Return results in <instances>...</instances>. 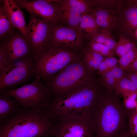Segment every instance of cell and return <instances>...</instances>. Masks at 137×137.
Listing matches in <instances>:
<instances>
[{
  "mask_svg": "<svg viewBox=\"0 0 137 137\" xmlns=\"http://www.w3.org/2000/svg\"><path fill=\"white\" fill-rule=\"evenodd\" d=\"M9 67L4 52L0 47V74L5 71Z\"/></svg>",
  "mask_w": 137,
  "mask_h": 137,
  "instance_id": "f546056e",
  "label": "cell"
},
{
  "mask_svg": "<svg viewBox=\"0 0 137 137\" xmlns=\"http://www.w3.org/2000/svg\"><path fill=\"white\" fill-rule=\"evenodd\" d=\"M53 25L46 20L30 15L27 26L28 39L35 59L50 41Z\"/></svg>",
  "mask_w": 137,
  "mask_h": 137,
  "instance_id": "30bf717a",
  "label": "cell"
},
{
  "mask_svg": "<svg viewBox=\"0 0 137 137\" xmlns=\"http://www.w3.org/2000/svg\"><path fill=\"white\" fill-rule=\"evenodd\" d=\"M125 16L132 26L134 27H137V6L129 8L125 12Z\"/></svg>",
  "mask_w": 137,
  "mask_h": 137,
  "instance_id": "f1b7e54d",
  "label": "cell"
},
{
  "mask_svg": "<svg viewBox=\"0 0 137 137\" xmlns=\"http://www.w3.org/2000/svg\"><path fill=\"white\" fill-rule=\"evenodd\" d=\"M63 1L69 6L75 9L82 14L87 13L89 10L88 3L85 1L66 0Z\"/></svg>",
  "mask_w": 137,
  "mask_h": 137,
  "instance_id": "cb8c5ba5",
  "label": "cell"
},
{
  "mask_svg": "<svg viewBox=\"0 0 137 137\" xmlns=\"http://www.w3.org/2000/svg\"><path fill=\"white\" fill-rule=\"evenodd\" d=\"M116 137H133V136L130 133L129 130L121 133Z\"/></svg>",
  "mask_w": 137,
  "mask_h": 137,
  "instance_id": "e575fe53",
  "label": "cell"
},
{
  "mask_svg": "<svg viewBox=\"0 0 137 137\" xmlns=\"http://www.w3.org/2000/svg\"><path fill=\"white\" fill-rule=\"evenodd\" d=\"M117 44L112 39L107 38L104 44L113 52V50H115Z\"/></svg>",
  "mask_w": 137,
  "mask_h": 137,
  "instance_id": "1f68e13d",
  "label": "cell"
},
{
  "mask_svg": "<svg viewBox=\"0 0 137 137\" xmlns=\"http://www.w3.org/2000/svg\"><path fill=\"white\" fill-rule=\"evenodd\" d=\"M17 29L12 24L2 5L0 8V40L12 34Z\"/></svg>",
  "mask_w": 137,
  "mask_h": 137,
  "instance_id": "d6986e66",
  "label": "cell"
},
{
  "mask_svg": "<svg viewBox=\"0 0 137 137\" xmlns=\"http://www.w3.org/2000/svg\"><path fill=\"white\" fill-rule=\"evenodd\" d=\"M137 58V49L135 48L120 57L118 60L119 66L125 71Z\"/></svg>",
  "mask_w": 137,
  "mask_h": 137,
  "instance_id": "44dd1931",
  "label": "cell"
},
{
  "mask_svg": "<svg viewBox=\"0 0 137 137\" xmlns=\"http://www.w3.org/2000/svg\"><path fill=\"white\" fill-rule=\"evenodd\" d=\"M0 40V47L4 52L9 66L20 60L33 56V50L29 41L18 29Z\"/></svg>",
  "mask_w": 137,
  "mask_h": 137,
  "instance_id": "ba28073f",
  "label": "cell"
},
{
  "mask_svg": "<svg viewBox=\"0 0 137 137\" xmlns=\"http://www.w3.org/2000/svg\"><path fill=\"white\" fill-rule=\"evenodd\" d=\"M81 56L78 51L49 42L35 59L34 76L47 80Z\"/></svg>",
  "mask_w": 137,
  "mask_h": 137,
  "instance_id": "5b68a950",
  "label": "cell"
},
{
  "mask_svg": "<svg viewBox=\"0 0 137 137\" xmlns=\"http://www.w3.org/2000/svg\"><path fill=\"white\" fill-rule=\"evenodd\" d=\"M13 1L21 9L27 10L30 15L45 20L54 24H59L60 0Z\"/></svg>",
  "mask_w": 137,
  "mask_h": 137,
  "instance_id": "8fae6325",
  "label": "cell"
},
{
  "mask_svg": "<svg viewBox=\"0 0 137 137\" xmlns=\"http://www.w3.org/2000/svg\"><path fill=\"white\" fill-rule=\"evenodd\" d=\"M125 71L118 65L101 77L97 81L108 91L112 92L114 90L116 84L126 75Z\"/></svg>",
  "mask_w": 137,
  "mask_h": 137,
  "instance_id": "9a60e30c",
  "label": "cell"
},
{
  "mask_svg": "<svg viewBox=\"0 0 137 137\" xmlns=\"http://www.w3.org/2000/svg\"><path fill=\"white\" fill-rule=\"evenodd\" d=\"M135 111L137 112V105L135 109Z\"/></svg>",
  "mask_w": 137,
  "mask_h": 137,
  "instance_id": "d590c367",
  "label": "cell"
},
{
  "mask_svg": "<svg viewBox=\"0 0 137 137\" xmlns=\"http://www.w3.org/2000/svg\"><path fill=\"white\" fill-rule=\"evenodd\" d=\"M133 72L135 73L137 75V71H135V72Z\"/></svg>",
  "mask_w": 137,
  "mask_h": 137,
  "instance_id": "8d00e7d4",
  "label": "cell"
},
{
  "mask_svg": "<svg viewBox=\"0 0 137 137\" xmlns=\"http://www.w3.org/2000/svg\"><path fill=\"white\" fill-rule=\"evenodd\" d=\"M83 52L94 59L99 61H102L105 58L100 54L87 48L84 49Z\"/></svg>",
  "mask_w": 137,
  "mask_h": 137,
  "instance_id": "4dcf8cb0",
  "label": "cell"
},
{
  "mask_svg": "<svg viewBox=\"0 0 137 137\" xmlns=\"http://www.w3.org/2000/svg\"><path fill=\"white\" fill-rule=\"evenodd\" d=\"M91 120L96 137H116L129 130L128 113L114 90L105 89Z\"/></svg>",
  "mask_w": 137,
  "mask_h": 137,
  "instance_id": "7a4b0ae2",
  "label": "cell"
},
{
  "mask_svg": "<svg viewBox=\"0 0 137 137\" xmlns=\"http://www.w3.org/2000/svg\"><path fill=\"white\" fill-rule=\"evenodd\" d=\"M126 75L134 83L137 87V75L135 73L128 72Z\"/></svg>",
  "mask_w": 137,
  "mask_h": 137,
  "instance_id": "d6a6232c",
  "label": "cell"
},
{
  "mask_svg": "<svg viewBox=\"0 0 137 137\" xmlns=\"http://www.w3.org/2000/svg\"><path fill=\"white\" fill-rule=\"evenodd\" d=\"M129 129L130 133L137 137V112L134 110L128 115Z\"/></svg>",
  "mask_w": 137,
  "mask_h": 137,
  "instance_id": "83f0119b",
  "label": "cell"
},
{
  "mask_svg": "<svg viewBox=\"0 0 137 137\" xmlns=\"http://www.w3.org/2000/svg\"><path fill=\"white\" fill-rule=\"evenodd\" d=\"M136 36H137V30L136 31Z\"/></svg>",
  "mask_w": 137,
  "mask_h": 137,
  "instance_id": "74e56055",
  "label": "cell"
},
{
  "mask_svg": "<svg viewBox=\"0 0 137 137\" xmlns=\"http://www.w3.org/2000/svg\"><path fill=\"white\" fill-rule=\"evenodd\" d=\"M83 61L89 70L93 72L97 70L102 61L96 60L83 52Z\"/></svg>",
  "mask_w": 137,
  "mask_h": 137,
  "instance_id": "4316f807",
  "label": "cell"
},
{
  "mask_svg": "<svg viewBox=\"0 0 137 137\" xmlns=\"http://www.w3.org/2000/svg\"><path fill=\"white\" fill-rule=\"evenodd\" d=\"M104 90L95 80L85 87L51 99L43 111L53 121L60 118L91 120Z\"/></svg>",
  "mask_w": 137,
  "mask_h": 137,
  "instance_id": "6da1fadb",
  "label": "cell"
},
{
  "mask_svg": "<svg viewBox=\"0 0 137 137\" xmlns=\"http://www.w3.org/2000/svg\"><path fill=\"white\" fill-rule=\"evenodd\" d=\"M98 27L93 16L87 13L82 14L80 28L83 38L93 39L98 34Z\"/></svg>",
  "mask_w": 137,
  "mask_h": 137,
  "instance_id": "e0dca14e",
  "label": "cell"
},
{
  "mask_svg": "<svg viewBox=\"0 0 137 137\" xmlns=\"http://www.w3.org/2000/svg\"><path fill=\"white\" fill-rule=\"evenodd\" d=\"M89 49L107 57H113V52L104 44L92 41L88 44Z\"/></svg>",
  "mask_w": 137,
  "mask_h": 137,
  "instance_id": "7402d4cb",
  "label": "cell"
},
{
  "mask_svg": "<svg viewBox=\"0 0 137 137\" xmlns=\"http://www.w3.org/2000/svg\"><path fill=\"white\" fill-rule=\"evenodd\" d=\"M90 71L80 59L69 64L48 79L46 86L51 96L56 98L83 88L95 81Z\"/></svg>",
  "mask_w": 137,
  "mask_h": 137,
  "instance_id": "277c9868",
  "label": "cell"
},
{
  "mask_svg": "<svg viewBox=\"0 0 137 137\" xmlns=\"http://www.w3.org/2000/svg\"><path fill=\"white\" fill-rule=\"evenodd\" d=\"M0 93L14 98L21 107L40 111L44 110L51 99L48 88L39 79L18 88L0 89Z\"/></svg>",
  "mask_w": 137,
  "mask_h": 137,
  "instance_id": "8992f818",
  "label": "cell"
},
{
  "mask_svg": "<svg viewBox=\"0 0 137 137\" xmlns=\"http://www.w3.org/2000/svg\"><path fill=\"white\" fill-rule=\"evenodd\" d=\"M53 122L51 137H96L91 119L60 118Z\"/></svg>",
  "mask_w": 137,
  "mask_h": 137,
  "instance_id": "9c48e42d",
  "label": "cell"
},
{
  "mask_svg": "<svg viewBox=\"0 0 137 137\" xmlns=\"http://www.w3.org/2000/svg\"><path fill=\"white\" fill-rule=\"evenodd\" d=\"M0 121L16 111L20 106L18 101L12 97L0 93Z\"/></svg>",
  "mask_w": 137,
  "mask_h": 137,
  "instance_id": "2e32d148",
  "label": "cell"
},
{
  "mask_svg": "<svg viewBox=\"0 0 137 137\" xmlns=\"http://www.w3.org/2000/svg\"><path fill=\"white\" fill-rule=\"evenodd\" d=\"M53 121L43 111L20 106L0 121V137H46L50 136Z\"/></svg>",
  "mask_w": 137,
  "mask_h": 137,
  "instance_id": "3957f363",
  "label": "cell"
},
{
  "mask_svg": "<svg viewBox=\"0 0 137 137\" xmlns=\"http://www.w3.org/2000/svg\"><path fill=\"white\" fill-rule=\"evenodd\" d=\"M114 91L117 94L124 98L133 93L137 92V87L126 74L116 84Z\"/></svg>",
  "mask_w": 137,
  "mask_h": 137,
  "instance_id": "ac0fdd59",
  "label": "cell"
},
{
  "mask_svg": "<svg viewBox=\"0 0 137 137\" xmlns=\"http://www.w3.org/2000/svg\"><path fill=\"white\" fill-rule=\"evenodd\" d=\"M135 48L132 42L127 41L117 44L115 50L116 55L121 57Z\"/></svg>",
  "mask_w": 137,
  "mask_h": 137,
  "instance_id": "484cf974",
  "label": "cell"
},
{
  "mask_svg": "<svg viewBox=\"0 0 137 137\" xmlns=\"http://www.w3.org/2000/svg\"><path fill=\"white\" fill-rule=\"evenodd\" d=\"M2 2V5L12 25L22 32L28 40L27 26L21 9L13 0H4Z\"/></svg>",
  "mask_w": 137,
  "mask_h": 137,
  "instance_id": "5bb4252c",
  "label": "cell"
},
{
  "mask_svg": "<svg viewBox=\"0 0 137 137\" xmlns=\"http://www.w3.org/2000/svg\"><path fill=\"white\" fill-rule=\"evenodd\" d=\"M118 60L113 57L105 58L99 66L96 74L103 76L106 73L118 65Z\"/></svg>",
  "mask_w": 137,
  "mask_h": 137,
  "instance_id": "ffe728a7",
  "label": "cell"
},
{
  "mask_svg": "<svg viewBox=\"0 0 137 137\" xmlns=\"http://www.w3.org/2000/svg\"><path fill=\"white\" fill-rule=\"evenodd\" d=\"M35 59L30 56L20 60L0 74V89H12L34 76Z\"/></svg>",
  "mask_w": 137,
  "mask_h": 137,
  "instance_id": "52a82bcc",
  "label": "cell"
},
{
  "mask_svg": "<svg viewBox=\"0 0 137 137\" xmlns=\"http://www.w3.org/2000/svg\"><path fill=\"white\" fill-rule=\"evenodd\" d=\"M123 98V105L129 115L135 110L136 107L137 92L133 93Z\"/></svg>",
  "mask_w": 137,
  "mask_h": 137,
  "instance_id": "603a6c76",
  "label": "cell"
},
{
  "mask_svg": "<svg viewBox=\"0 0 137 137\" xmlns=\"http://www.w3.org/2000/svg\"><path fill=\"white\" fill-rule=\"evenodd\" d=\"M51 137L50 136H48V137Z\"/></svg>",
  "mask_w": 137,
  "mask_h": 137,
  "instance_id": "f35d334b",
  "label": "cell"
},
{
  "mask_svg": "<svg viewBox=\"0 0 137 137\" xmlns=\"http://www.w3.org/2000/svg\"><path fill=\"white\" fill-rule=\"evenodd\" d=\"M94 18L97 25L103 28L107 27L109 24V15L108 12L103 10L96 11Z\"/></svg>",
  "mask_w": 137,
  "mask_h": 137,
  "instance_id": "d4e9b609",
  "label": "cell"
},
{
  "mask_svg": "<svg viewBox=\"0 0 137 137\" xmlns=\"http://www.w3.org/2000/svg\"><path fill=\"white\" fill-rule=\"evenodd\" d=\"M82 15L81 13L69 6L63 1H60L58 24L73 28L81 34L80 24Z\"/></svg>",
  "mask_w": 137,
  "mask_h": 137,
  "instance_id": "4fadbf2b",
  "label": "cell"
},
{
  "mask_svg": "<svg viewBox=\"0 0 137 137\" xmlns=\"http://www.w3.org/2000/svg\"><path fill=\"white\" fill-rule=\"evenodd\" d=\"M83 38L73 28L60 24H53L49 42L57 46L79 52L83 46Z\"/></svg>",
  "mask_w": 137,
  "mask_h": 137,
  "instance_id": "7c38bea8",
  "label": "cell"
},
{
  "mask_svg": "<svg viewBox=\"0 0 137 137\" xmlns=\"http://www.w3.org/2000/svg\"><path fill=\"white\" fill-rule=\"evenodd\" d=\"M133 137H134V136H133Z\"/></svg>",
  "mask_w": 137,
  "mask_h": 137,
  "instance_id": "ab89813d",
  "label": "cell"
},
{
  "mask_svg": "<svg viewBox=\"0 0 137 137\" xmlns=\"http://www.w3.org/2000/svg\"><path fill=\"white\" fill-rule=\"evenodd\" d=\"M137 71V58L134 62L132 63L126 70L128 72H134Z\"/></svg>",
  "mask_w": 137,
  "mask_h": 137,
  "instance_id": "836d02e7",
  "label": "cell"
}]
</instances>
